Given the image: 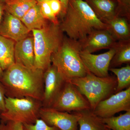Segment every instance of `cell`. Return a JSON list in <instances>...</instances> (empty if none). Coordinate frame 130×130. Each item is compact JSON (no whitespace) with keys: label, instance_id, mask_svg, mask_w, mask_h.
<instances>
[{"label":"cell","instance_id":"obj_28","mask_svg":"<svg viewBox=\"0 0 130 130\" xmlns=\"http://www.w3.org/2000/svg\"><path fill=\"white\" fill-rule=\"evenodd\" d=\"M48 2L54 14L56 17L60 15L62 9V6L60 1L59 0H51Z\"/></svg>","mask_w":130,"mask_h":130},{"label":"cell","instance_id":"obj_15","mask_svg":"<svg viewBox=\"0 0 130 130\" xmlns=\"http://www.w3.org/2000/svg\"><path fill=\"white\" fill-rule=\"evenodd\" d=\"M91 8L98 18L103 23L118 16V5L115 0H84Z\"/></svg>","mask_w":130,"mask_h":130},{"label":"cell","instance_id":"obj_20","mask_svg":"<svg viewBox=\"0 0 130 130\" xmlns=\"http://www.w3.org/2000/svg\"><path fill=\"white\" fill-rule=\"evenodd\" d=\"M113 47L115 53L111 60L109 68H117L123 64L130 63V40L118 41Z\"/></svg>","mask_w":130,"mask_h":130},{"label":"cell","instance_id":"obj_16","mask_svg":"<svg viewBox=\"0 0 130 130\" xmlns=\"http://www.w3.org/2000/svg\"><path fill=\"white\" fill-rule=\"evenodd\" d=\"M129 20L126 17L116 16L106 23V30L117 41L130 40Z\"/></svg>","mask_w":130,"mask_h":130},{"label":"cell","instance_id":"obj_31","mask_svg":"<svg viewBox=\"0 0 130 130\" xmlns=\"http://www.w3.org/2000/svg\"><path fill=\"white\" fill-rule=\"evenodd\" d=\"M5 11V3L0 1V24Z\"/></svg>","mask_w":130,"mask_h":130},{"label":"cell","instance_id":"obj_19","mask_svg":"<svg viewBox=\"0 0 130 130\" xmlns=\"http://www.w3.org/2000/svg\"><path fill=\"white\" fill-rule=\"evenodd\" d=\"M15 43L13 40L0 35V67L3 71L15 63Z\"/></svg>","mask_w":130,"mask_h":130},{"label":"cell","instance_id":"obj_10","mask_svg":"<svg viewBox=\"0 0 130 130\" xmlns=\"http://www.w3.org/2000/svg\"><path fill=\"white\" fill-rule=\"evenodd\" d=\"M43 107L50 108L66 82L59 73L57 68L52 64L43 72Z\"/></svg>","mask_w":130,"mask_h":130},{"label":"cell","instance_id":"obj_11","mask_svg":"<svg viewBox=\"0 0 130 130\" xmlns=\"http://www.w3.org/2000/svg\"><path fill=\"white\" fill-rule=\"evenodd\" d=\"M115 53V49L113 47L100 54H93L81 50L79 55L88 71L96 76L104 77L109 75L110 63Z\"/></svg>","mask_w":130,"mask_h":130},{"label":"cell","instance_id":"obj_17","mask_svg":"<svg viewBox=\"0 0 130 130\" xmlns=\"http://www.w3.org/2000/svg\"><path fill=\"white\" fill-rule=\"evenodd\" d=\"M78 112L79 117L78 123L79 130H106V127L101 118L96 115L91 109Z\"/></svg>","mask_w":130,"mask_h":130},{"label":"cell","instance_id":"obj_32","mask_svg":"<svg viewBox=\"0 0 130 130\" xmlns=\"http://www.w3.org/2000/svg\"><path fill=\"white\" fill-rule=\"evenodd\" d=\"M3 71L2 69H1L0 67V81L2 77V76L3 74Z\"/></svg>","mask_w":130,"mask_h":130},{"label":"cell","instance_id":"obj_24","mask_svg":"<svg viewBox=\"0 0 130 130\" xmlns=\"http://www.w3.org/2000/svg\"><path fill=\"white\" fill-rule=\"evenodd\" d=\"M40 6V10L42 16L47 21L56 24H59L57 17L53 13L48 2H38Z\"/></svg>","mask_w":130,"mask_h":130},{"label":"cell","instance_id":"obj_22","mask_svg":"<svg viewBox=\"0 0 130 130\" xmlns=\"http://www.w3.org/2000/svg\"><path fill=\"white\" fill-rule=\"evenodd\" d=\"M105 126L111 130H130V111L119 116L101 118Z\"/></svg>","mask_w":130,"mask_h":130},{"label":"cell","instance_id":"obj_29","mask_svg":"<svg viewBox=\"0 0 130 130\" xmlns=\"http://www.w3.org/2000/svg\"><path fill=\"white\" fill-rule=\"evenodd\" d=\"M5 91L4 87L0 82V113L5 111Z\"/></svg>","mask_w":130,"mask_h":130},{"label":"cell","instance_id":"obj_9","mask_svg":"<svg viewBox=\"0 0 130 130\" xmlns=\"http://www.w3.org/2000/svg\"><path fill=\"white\" fill-rule=\"evenodd\" d=\"M40 117L48 125L55 126L60 130H78L79 117L78 112L71 113L42 107L40 110Z\"/></svg>","mask_w":130,"mask_h":130},{"label":"cell","instance_id":"obj_14","mask_svg":"<svg viewBox=\"0 0 130 130\" xmlns=\"http://www.w3.org/2000/svg\"><path fill=\"white\" fill-rule=\"evenodd\" d=\"M15 63L30 69L35 67L34 38L28 36L23 40L16 42L14 46Z\"/></svg>","mask_w":130,"mask_h":130},{"label":"cell","instance_id":"obj_18","mask_svg":"<svg viewBox=\"0 0 130 130\" xmlns=\"http://www.w3.org/2000/svg\"><path fill=\"white\" fill-rule=\"evenodd\" d=\"M21 20L30 31L42 29L49 21L45 19L42 15L38 3L31 8Z\"/></svg>","mask_w":130,"mask_h":130},{"label":"cell","instance_id":"obj_1","mask_svg":"<svg viewBox=\"0 0 130 130\" xmlns=\"http://www.w3.org/2000/svg\"><path fill=\"white\" fill-rule=\"evenodd\" d=\"M44 71L30 69L14 63L3 71L1 79L7 97H30L42 101Z\"/></svg>","mask_w":130,"mask_h":130},{"label":"cell","instance_id":"obj_2","mask_svg":"<svg viewBox=\"0 0 130 130\" xmlns=\"http://www.w3.org/2000/svg\"><path fill=\"white\" fill-rule=\"evenodd\" d=\"M60 27L70 39L81 41L95 30L106 29V24L99 19L84 0H70Z\"/></svg>","mask_w":130,"mask_h":130},{"label":"cell","instance_id":"obj_8","mask_svg":"<svg viewBox=\"0 0 130 130\" xmlns=\"http://www.w3.org/2000/svg\"><path fill=\"white\" fill-rule=\"evenodd\" d=\"M130 111V87L102 100L93 111L101 118L114 116L119 112Z\"/></svg>","mask_w":130,"mask_h":130},{"label":"cell","instance_id":"obj_26","mask_svg":"<svg viewBox=\"0 0 130 130\" xmlns=\"http://www.w3.org/2000/svg\"><path fill=\"white\" fill-rule=\"evenodd\" d=\"M118 5V16H124L130 20V0H115Z\"/></svg>","mask_w":130,"mask_h":130},{"label":"cell","instance_id":"obj_35","mask_svg":"<svg viewBox=\"0 0 130 130\" xmlns=\"http://www.w3.org/2000/svg\"><path fill=\"white\" fill-rule=\"evenodd\" d=\"M106 130H111V129H109V128H107V127H106Z\"/></svg>","mask_w":130,"mask_h":130},{"label":"cell","instance_id":"obj_27","mask_svg":"<svg viewBox=\"0 0 130 130\" xmlns=\"http://www.w3.org/2000/svg\"><path fill=\"white\" fill-rule=\"evenodd\" d=\"M0 130H24L23 124L19 122L8 121L6 123L1 122Z\"/></svg>","mask_w":130,"mask_h":130},{"label":"cell","instance_id":"obj_21","mask_svg":"<svg viewBox=\"0 0 130 130\" xmlns=\"http://www.w3.org/2000/svg\"><path fill=\"white\" fill-rule=\"evenodd\" d=\"M37 3L36 0H7L5 3V11L21 20Z\"/></svg>","mask_w":130,"mask_h":130},{"label":"cell","instance_id":"obj_34","mask_svg":"<svg viewBox=\"0 0 130 130\" xmlns=\"http://www.w3.org/2000/svg\"><path fill=\"white\" fill-rule=\"evenodd\" d=\"M7 1V0H0V1H1L2 2L5 3L6 2V1Z\"/></svg>","mask_w":130,"mask_h":130},{"label":"cell","instance_id":"obj_5","mask_svg":"<svg viewBox=\"0 0 130 130\" xmlns=\"http://www.w3.org/2000/svg\"><path fill=\"white\" fill-rule=\"evenodd\" d=\"M68 82L76 86L86 98L92 111L100 102L115 93L117 85L114 76L101 77L89 72L85 76L73 78Z\"/></svg>","mask_w":130,"mask_h":130},{"label":"cell","instance_id":"obj_12","mask_svg":"<svg viewBox=\"0 0 130 130\" xmlns=\"http://www.w3.org/2000/svg\"><path fill=\"white\" fill-rule=\"evenodd\" d=\"M79 42L81 50L93 53L101 50L113 47L117 41L106 29H99L93 31Z\"/></svg>","mask_w":130,"mask_h":130},{"label":"cell","instance_id":"obj_7","mask_svg":"<svg viewBox=\"0 0 130 130\" xmlns=\"http://www.w3.org/2000/svg\"><path fill=\"white\" fill-rule=\"evenodd\" d=\"M58 111L70 113L91 109L88 101L74 85L66 82L51 107Z\"/></svg>","mask_w":130,"mask_h":130},{"label":"cell","instance_id":"obj_30","mask_svg":"<svg viewBox=\"0 0 130 130\" xmlns=\"http://www.w3.org/2000/svg\"><path fill=\"white\" fill-rule=\"evenodd\" d=\"M59 1H60L61 6H62V9L60 15L61 17L62 18L66 13L70 0H59Z\"/></svg>","mask_w":130,"mask_h":130},{"label":"cell","instance_id":"obj_33","mask_svg":"<svg viewBox=\"0 0 130 130\" xmlns=\"http://www.w3.org/2000/svg\"><path fill=\"white\" fill-rule=\"evenodd\" d=\"M37 1V2H42L43 1H48L49 2L50 1H51V0H36Z\"/></svg>","mask_w":130,"mask_h":130},{"label":"cell","instance_id":"obj_6","mask_svg":"<svg viewBox=\"0 0 130 130\" xmlns=\"http://www.w3.org/2000/svg\"><path fill=\"white\" fill-rule=\"evenodd\" d=\"M5 112L0 113L1 122L8 121L23 124H34L40 119L43 107L42 101L30 97L5 98Z\"/></svg>","mask_w":130,"mask_h":130},{"label":"cell","instance_id":"obj_13","mask_svg":"<svg viewBox=\"0 0 130 130\" xmlns=\"http://www.w3.org/2000/svg\"><path fill=\"white\" fill-rule=\"evenodd\" d=\"M30 32L20 20L5 11L0 24V35L17 42L28 37Z\"/></svg>","mask_w":130,"mask_h":130},{"label":"cell","instance_id":"obj_23","mask_svg":"<svg viewBox=\"0 0 130 130\" xmlns=\"http://www.w3.org/2000/svg\"><path fill=\"white\" fill-rule=\"evenodd\" d=\"M109 71L116 76L117 85L115 93H118L124 89L127 88L130 85V66L128 64L125 67L118 68H109Z\"/></svg>","mask_w":130,"mask_h":130},{"label":"cell","instance_id":"obj_4","mask_svg":"<svg viewBox=\"0 0 130 130\" xmlns=\"http://www.w3.org/2000/svg\"><path fill=\"white\" fill-rule=\"evenodd\" d=\"M31 31L34 38L35 68L44 71L51 64V56L60 46L63 32L59 24L50 21L42 29Z\"/></svg>","mask_w":130,"mask_h":130},{"label":"cell","instance_id":"obj_25","mask_svg":"<svg viewBox=\"0 0 130 130\" xmlns=\"http://www.w3.org/2000/svg\"><path fill=\"white\" fill-rule=\"evenodd\" d=\"M24 130H60L55 126H50L40 118L34 124H24Z\"/></svg>","mask_w":130,"mask_h":130},{"label":"cell","instance_id":"obj_3","mask_svg":"<svg viewBox=\"0 0 130 130\" xmlns=\"http://www.w3.org/2000/svg\"><path fill=\"white\" fill-rule=\"evenodd\" d=\"M81 51L79 41L64 36L60 46L51 56V64L66 82L85 76L88 72L80 57Z\"/></svg>","mask_w":130,"mask_h":130}]
</instances>
